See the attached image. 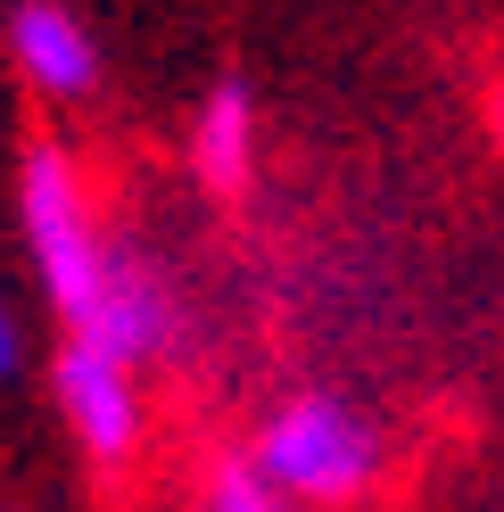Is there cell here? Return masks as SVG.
<instances>
[{
    "instance_id": "1",
    "label": "cell",
    "mask_w": 504,
    "mask_h": 512,
    "mask_svg": "<svg viewBox=\"0 0 504 512\" xmlns=\"http://www.w3.org/2000/svg\"><path fill=\"white\" fill-rule=\"evenodd\" d=\"M248 471H257L281 504H356L372 479H381V438H372V422L356 405H339V397H290L257 430Z\"/></svg>"
},
{
    "instance_id": "2",
    "label": "cell",
    "mask_w": 504,
    "mask_h": 512,
    "mask_svg": "<svg viewBox=\"0 0 504 512\" xmlns=\"http://www.w3.org/2000/svg\"><path fill=\"white\" fill-rule=\"evenodd\" d=\"M25 240H34V265H42V290L58 298V314L83 331L108 298V273H116V248L100 240L91 223V199H83V174L75 157L42 141L25 149Z\"/></svg>"
},
{
    "instance_id": "3",
    "label": "cell",
    "mask_w": 504,
    "mask_h": 512,
    "mask_svg": "<svg viewBox=\"0 0 504 512\" xmlns=\"http://www.w3.org/2000/svg\"><path fill=\"white\" fill-rule=\"evenodd\" d=\"M58 405H67L75 438H83L100 463H124V455H133V438H141V389H133V364H116V356H100V347L75 339L67 356H58Z\"/></svg>"
},
{
    "instance_id": "4",
    "label": "cell",
    "mask_w": 504,
    "mask_h": 512,
    "mask_svg": "<svg viewBox=\"0 0 504 512\" xmlns=\"http://www.w3.org/2000/svg\"><path fill=\"white\" fill-rule=\"evenodd\" d=\"M9 50L34 91H50V100H83L91 83H100V50H91V34L58 9V0H25V9L9 17Z\"/></svg>"
},
{
    "instance_id": "5",
    "label": "cell",
    "mask_w": 504,
    "mask_h": 512,
    "mask_svg": "<svg viewBox=\"0 0 504 512\" xmlns=\"http://www.w3.org/2000/svg\"><path fill=\"white\" fill-rule=\"evenodd\" d=\"M191 166H199L207 190H240L248 182V166H257V108H248L240 83L207 91V108L191 124Z\"/></svg>"
},
{
    "instance_id": "6",
    "label": "cell",
    "mask_w": 504,
    "mask_h": 512,
    "mask_svg": "<svg viewBox=\"0 0 504 512\" xmlns=\"http://www.w3.org/2000/svg\"><path fill=\"white\" fill-rule=\"evenodd\" d=\"M207 512H290V504L248 471V455H232V463H215V479H207Z\"/></svg>"
},
{
    "instance_id": "7",
    "label": "cell",
    "mask_w": 504,
    "mask_h": 512,
    "mask_svg": "<svg viewBox=\"0 0 504 512\" xmlns=\"http://www.w3.org/2000/svg\"><path fill=\"white\" fill-rule=\"evenodd\" d=\"M17 364V331H9V314H0V372Z\"/></svg>"
},
{
    "instance_id": "8",
    "label": "cell",
    "mask_w": 504,
    "mask_h": 512,
    "mask_svg": "<svg viewBox=\"0 0 504 512\" xmlns=\"http://www.w3.org/2000/svg\"><path fill=\"white\" fill-rule=\"evenodd\" d=\"M496 141H504V100H496Z\"/></svg>"
}]
</instances>
